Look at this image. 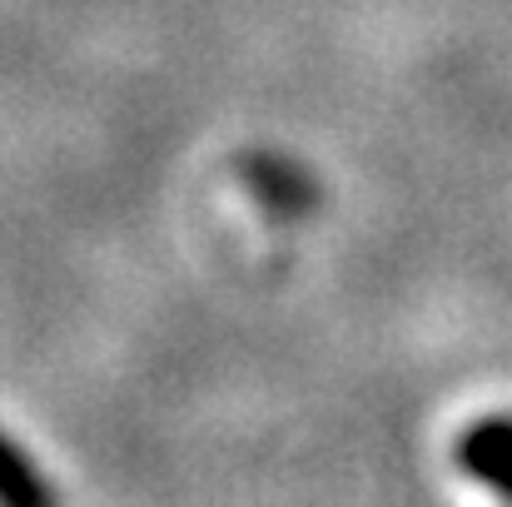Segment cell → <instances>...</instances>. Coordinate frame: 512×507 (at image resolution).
<instances>
[{"instance_id":"cell-1","label":"cell","mask_w":512,"mask_h":507,"mask_svg":"<svg viewBox=\"0 0 512 507\" xmlns=\"http://www.w3.org/2000/svg\"><path fill=\"white\" fill-rule=\"evenodd\" d=\"M463 468L493 488L498 498L512 503V418H493V423H478L468 438H463Z\"/></svg>"},{"instance_id":"cell-2","label":"cell","mask_w":512,"mask_h":507,"mask_svg":"<svg viewBox=\"0 0 512 507\" xmlns=\"http://www.w3.org/2000/svg\"><path fill=\"white\" fill-rule=\"evenodd\" d=\"M0 507H55L40 473L20 458L10 438H0Z\"/></svg>"}]
</instances>
